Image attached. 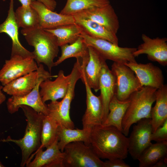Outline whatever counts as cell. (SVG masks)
Segmentation results:
<instances>
[{
  "instance_id": "cell-1",
  "label": "cell",
  "mask_w": 167,
  "mask_h": 167,
  "mask_svg": "<svg viewBox=\"0 0 167 167\" xmlns=\"http://www.w3.org/2000/svg\"><path fill=\"white\" fill-rule=\"evenodd\" d=\"M128 138L117 128L101 124L91 130L87 145L100 159H124L128 153Z\"/></svg>"
},
{
  "instance_id": "cell-2",
  "label": "cell",
  "mask_w": 167,
  "mask_h": 167,
  "mask_svg": "<svg viewBox=\"0 0 167 167\" xmlns=\"http://www.w3.org/2000/svg\"><path fill=\"white\" fill-rule=\"evenodd\" d=\"M20 108L24 113L27 122L23 137L15 139L9 136L1 141L14 143L20 148L22 153L20 166L23 167L28 163L33 153L40 146L43 113L36 112L28 106L22 105Z\"/></svg>"
},
{
  "instance_id": "cell-3",
  "label": "cell",
  "mask_w": 167,
  "mask_h": 167,
  "mask_svg": "<svg viewBox=\"0 0 167 167\" xmlns=\"http://www.w3.org/2000/svg\"><path fill=\"white\" fill-rule=\"evenodd\" d=\"M21 33L28 44L34 47V59L38 65L42 63L46 65L51 72L54 66V60L59 51L56 37L53 34L40 27L22 29Z\"/></svg>"
},
{
  "instance_id": "cell-4",
  "label": "cell",
  "mask_w": 167,
  "mask_h": 167,
  "mask_svg": "<svg viewBox=\"0 0 167 167\" xmlns=\"http://www.w3.org/2000/svg\"><path fill=\"white\" fill-rule=\"evenodd\" d=\"M157 89L144 86L130 96L129 98L130 103L122 123V133L125 135H128L133 124L142 119L151 118L152 106L155 101Z\"/></svg>"
},
{
  "instance_id": "cell-5",
  "label": "cell",
  "mask_w": 167,
  "mask_h": 167,
  "mask_svg": "<svg viewBox=\"0 0 167 167\" xmlns=\"http://www.w3.org/2000/svg\"><path fill=\"white\" fill-rule=\"evenodd\" d=\"M76 60L70 73L71 78L66 94L61 101H51L47 105L48 115L56 121L58 126L71 129L75 128L70 115L71 104L75 96V85L82 75L81 62Z\"/></svg>"
},
{
  "instance_id": "cell-6",
  "label": "cell",
  "mask_w": 167,
  "mask_h": 167,
  "mask_svg": "<svg viewBox=\"0 0 167 167\" xmlns=\"http://www.w3.org/2000/svg\"><path fill=\"white\" fill-rule=\"evenodd\" d=\"M80 36L88 46L92 47L106 60L124 63L136 62L133 54L136 48L121 47L107 40L90 36L83 31Z\"/></svg>"
},
{
  "instance_id": "cell-7",
  "label": "cell",
  "mask_w": 167,
  "mask_h": 167,
  "mask_svg": "<svg viewBox=\"0 0 167 167\" xmlns=\"http://www.w3.org/2000/svg\"><path fill=\"white\" fill-rule=\"evenodd\" d=\"M63 152L64 167H105V162L83 142L68 144Z\"/></svg>"
},
{
  "instance_id": "cell-8",
  "label": "cell",
  "mask_w": 167,
  "mask_h": 167,
  "mask_svg": "<svg viewBox=\"0 0 167 167\" xmlns=\"http://www.w3.org/2000/svg\"><path fill=\"white\" fill-rule=\"evenodd\" d=\"M111 70L116 78L115 95L119 100L128 99L143 87L133 71L124 63L113 62Z\"/></svg>"
},
{
  "instance_id": "cell-9",
  "label": "cell",
  "mask_w": 167,
  "mask_h": 167,
  "mask_svg": "<svg viewBox=\"0 0 167 167\" xmlns=\"http://www.w3.org/2000/svg\"><path fill=\"white\" fill-rule=\"evenodd\" d=\"M57 75L46 71L42 64L37 70L14 80L3 87L2 91L11 96H21L30 92L41 80L50 79Z\"/></svg>"
},
{
  "instance_id": "cell-10",
  "label": "cell",
  "mask_w": 167,
  "mask_h": 167,
  "mask_svg": "<svg viewBox=\"0 0 167 167\" xmlns=\"http://www.w3.org/2000/svg\"><path fill=\"white\" fill-rule=\"evenodd\" d=\"M152 128L151 118L138 121L133 128L129 139L128 152L134 160H138L152 143Z\"/></svg>"
},
{
  "instance_id": "cell-11",
  "label": "cell",
  "mask_w": 167,
  "mask_h": 167,
  "mask_svg": "<svg viewBox=\"0 0 167 167\" xmlns=\"http://www.w3.org/2000/svg\"><path fill=\"white\" fill-rule=\"evenodd\" d=\"M38 68L33 58L11 57L10 59L5 61L0 70V82L4 86L14 80L36 71Z\"/></svg>"
},
{
  "instance_id": "cell-12",
  "label": "cell",
  "mask_w": 167,
  "mask_h": 167,
  "mask_svg": "<svg viewBox=\"0 0 167 167\" xmlns=\"http://www.w3.org/2000/svg\"><path fill=\"white\" fill-rule=\"evenodd\" d=\"M143 42L133 53L135 58L145 54L148 59L164 66L167 65V38L158 37L151 38L145 34L141 36Z\"/></svg>"
},
{
  "instance_id": "cell-13",
  "label": "cell",
  "mask_w": 167,
  "mask_h": 167,
  "mask_svg": "<svg viewBox=\"0 0 167 167\" xmlns=\"http://www.w3.org/2000/svg\"><path fill=\"white\" fill-rule=\"evenodd\" d=\"M80 79L85 85L86 93V109L82 119L83 128L91 130L95 126L102 123L103 105L100 96L93 93L82 72Z\"/></svg>"
},
{
  "instance_id": "cell-14",
  "label": "cell",
  "mask_w": 167,
  "mask_h": 167,
  "mask_svg": "<svg viewBox=\"0 0 167 167\" xmlns=\"http://www.w3.org/2000/svg\"><path fill=\"white\" fill-rule=\"evenodd\" d=\"M74 15L96 22L116 35L120 28L118 17L110 3L103 6L90 8Z\"/></svg>"
},
{
  "instance_id": "cell-15",
  "label": "cell",
  "mask_w": 167,
  "mask_h": 167,
  "mask_svg": "<svg viewBox=\"0 0 167 167\" xmlns=\"http://www.w3.org/2000/svg\"><path fill=\"white\" fill-rule=\"evenodd\" d=\"M44 80H40L28 94L21 96H11L6 102L8 112L12 114L17 112L22 105L29 106L36 112L45 115L49 113L47 105L44 102L40 93V84Z\"/></svg>"
},
{
  "instance_id": "cell-16",
  "label": "cell",
  "mask_w": 167,
  "mask_h": 167,
  "mask_svg": "<svg viewBox=\"0 0 167 167\" xmlns=\"http://www.w3.org/2000/svg\"><path fill=\"white\" fill-rule=\"evenodd\" d=\"M19 27L16 22L14 9L13 0H11L8 15L5 21L0 24V33H5L10 37L12 41L11 57L19 56L23 58H33L34 56L24 47L19 38Z\"/></svg>"
},
{
  "instance_id": "cell-17",
  "label": "cell",
  "mask_w": 167,
  "mask_h": 167,
  "mask_svg": "<svg viewBox=\"0 0 167 167\" xmlns=\"http://www.w3.org/2000/svg\"><path fill=\"white\" fill-rule=\"evenodd\" d=\"M124 64L133 71L143 86L158 89L164 85V78L162 70L152 63H139L136 62Z\"/></svg>"
},
{
  "instance_id": "cell-18",
  "label": "cell",
  "mask_w": 167,
  "mask_h": 167,
  "mask_svg": "<svg viewBox=\"0 0 167 167\" xmlns=\"http://www.w3.org/2000/svg\"><path fill=\"white\" fill-rule=\"evenodd\" d=\"M58 137L46 150L40 149L31 156L27 167H64V154L59 148Z\"/></svg>"
},
{
  "instance_id": "cell-19",
  "label": "cell",
  "mask_w": 167,
  "mask_h": 167,
  "mask_svg": "<svg viewBox=\"0 0 167 167\" xmlns=\"http://www.w3.org/2000/svg\"><path fill=\"white\" fill-rule=\"evenodd\" d=\"M71 78L70 74L65 75L64 71L60 70L54 81L47 79L42 82L40 84V93L42 101L45 103L49 100L54 101L63 98L67 92Z\"/></svg>"
},
{
  "instance_id": "cell-20",
  "label": "cell",
  "mask_w": 167,
  "mask_h": 167,
  "mask_svg": "<svg viewBox=\"0 0 167 167\" xmlns=\"http://www.w3.org/2000/svg\"><path fill=\"white\" fill-rule=\"evenodd\" d=\"M30 6L38 13L39 27L43 29H51L62 25L75 23L73 16L54 12L39 1L35 0L32 2Z\"/></svg>"
},
{
  "instance_id": "cell-21",
  "label": "cell",
  "mask_w": 167,
  "mask_h": 167,
  "mask_svg": "<svg viewBox=\"0 0 167 167\" xmlns=\"http://www.w3.org/2000/svg\"><path fill=\"white\" fill-rule=\"evenodd\" d=\"M88 46L89 58L86 63L81 62L82 71L89 86L97 92L99 90V77L106 60L92 47Z\"/></svg>"
},
{
  "instance_id": "cell-22",
  "label": "cell",
  "mask_w": 167,
  "mask_h": 167,
  "mask_svg": "<svg viewBox=\"0 0 167 167\" xmlns=\"http://www.w3.org/2000/svg\"><path fill=\"white\" fill-rule=\"evenodd\" d=\"M99 87L101 92L99 96L103 107V122L108 115L109 104L115 95L116 88L115 76L106 62L102 68L99 79Z\"/></svg>"
},
{
  "instance_id": "cell-23",
  "label": "cell",
  "mask_w": 167,
  "mask_h": 167,
  "mask_svg": "<svg viewBox=\"0 0 167 167\" xmlns=\"http://www.w3.org/2000/svg\"><path fill=\"white\" fill-rule=\"evenodd\" d=\"M73 16L75 23L79 26L83 31L87 34L118 45L119 40L117 35L113 33L102 25L91 19L77 15Z\"/></svg>"
},
{
  "instance_id": "cell-24",
  "label": "cell",
  "mask_w": 167,
  "mask_h": 167,
  "mask_svg": "<svg viewBox=\"0 0 167 167\" xmlns=\"http://www.w3.org/2000/svg\"><path fill=\"white\" fill-rule=\"evenodd\" d=\"M156 103L151 113L152 133L167 120V85H164L156 92Z\"/></svg>"
},
{
  "instance_id": "cell-25",
  "label": "cell",
  "mask_w": 167,
  "mask_h": 167,
  "mask_svg": "<svg viewBox=\"0 0 167 167\" xmlns=\"http://www.w3.org/2000/svg\"><path fill=\"white\" fill-rule=\"evenodd\" d=\"M130 103L129 99L121 101L115 95L109 103L108 115L102 124L114 126L122 132V121Z\"/></svg>"
},
{
  "instance_id": "cell-26",
  "label": "cell",
  "mask_w": 167,
  "mask_h": 167,
  "mask_svg": "<svg viewBox=\"0 0 167 167\" xmlns=\"http://www.w3.org/2000/svg\"><path fill=\"white\" fill-rule=\"evenodd\" d=\"M167 141L152 143L142 153L138 160L139 167H153L167 158Z\"/></svg>"
},
{
  "instance_id": "cell-27",
  "label": "cell",
  "mask_w": 167,
  "mask_h": 167,
  "mask_svg": "<svg viewBox=\"0 0 167 167\" xmlns=\"http://www.w3.org/2000/svg\"><path fill=\"white\" fill-rule=\"evenodd\" d=\"M60 47L61 55L54 62V66H57L70 58H75L76 59H81L82 60L89 57L88 46L80 36L72 43L66 44Z\"/></svg>"
},
{
  "instance_id": "cell-28",
  "label": "cell",
  "mask_w": 167,
  "mask_h": 167,
  "mask_svg": "<svg viewBox=\"0 0 167 167\" xmlns=\"http://www.w3.org/2000/svg\"><path fill=\"white\" fill-rule=\"evenodd\" d=\"M91 130L82 129H71L58 126V145L63 152L65 147L73 142L82 141L87 145Z\"/></svg>"
},
{
  "instance_id": "cell-29",
  "label": "cell",
  "mask_w": 167,
  "mask_h": 167,
  "mask_svg": "<svg viewBox=\"0 0 167 167\" xmlns=\"http://www.w3.org/2000/svg\"><path fill=\"white\" fill-rule=\"evenodd\" d=\"M54 34L57 38L59 47L74 42L83 32L81 27L75 23L44 29Z\"/></svg>"
},
{
  "instance_id": "cell-30",
  "label": "cell",
  "mask_w": 167,
  "mask_h": 167,
  "mask_svg": "<svg viewBox=\"0 0 167 167\" xmlns=\"http://www.w3.org/2000/svg\"><path fill=\"white\" fill-rule=\"evenodd\" d=\"M16 22L22 29H31L39 27V18L36 11L31 6L19 7L15 12Z\"/></svg>"
},
{
  "instance_id": "cell-31",
  "label": "cell",
  "mask_w": 167,
  "mask_h": 167,
  "mask_svg": "<svg viewBox=\"0 0 167 167\" xmlns=\"http://www.w3.org/2000/svg\"><path fill=\"white\" fill-rule=\"evenodd\" d=\"M58 124L53 118L48 115L42 114L41 145L37 150L46 148L54 142L58 137Z\"/></svg>"
},
{
  "instance_id": "cell-32",
  "label": "cell",
  "mask_w": 167,
  "mask_h": 167,
  "mask_svg": "<svg viewBox=\"0 0 167 167\" xmlns=\"http://www.w3.org/2000/svg\"><path fill=\"white\" fill-rule=\"evenodd\" d=\"M110 3L109 0H67L60 13L73 16L85 10Z\"/></svg>"
},
{
  "instance_id": "cell-33",
  "label": "cell",
  "mask_w": 167,
  "mask_h": 167,
  "mask_svg": "<svg viewBox=\"0 0 167 167\" xmlns=\"http://www.w3.org/2000/svg\"><path fill=\"white\" fill-rule=\"evenodd\" d=\"M151 139L152 141L154 140L156 142L167 141V120L152 133Z\"/></svg>"
},
{
  "instance_id": "cell-34",
  "label": "cell",
  "mask_w": 167,
  "mask_h": 167,
  "mask_svg": "<svg viewBox=\"0 0 167 167\" xmlns=\"http://www.w3.org/2000/svg\"><path fill=\"white\" fill-rule=\"evenodd\" d=\"M123 160L120 158L108 160L104 162L105 167H130Z\"/></svg>"
},
{
  "instance_id": "cell-35",
  "label": "cell",
  "mask_w": 167,
  "mask_h": 167,
  "mask_svg": "<svg viewBox=\"0 0 167 167\" xmlns=\"http://www.w3.org/2000/svg\"><path fill=\"white\" fill-rule=\"evenodd\" d=\"M4 1L6 0H3ZM22 4L23 6L28 7L30 6L32 2L36 0H18Z\"/></svg>"
},
{
  "instance_id": "cell-36",
  "label": "cell",
  "mask_w": 167,
  "mask_h": 167,
  "mask_svg": "<svg viewBox=\"0 0 167 167\" xmlns=\"http://www.w3.org/2000/svg\"><path fill=\"white\" fill-rule=\"evenodd\" d=\"M3 87L0 86V105L4 102L6 99V96L2 92Z\"/></svg>"
},
{
  "instance_id": "cell-37",
  "label": "cell",
  "mask_w": 167,
  "mask_h": 167,
  "mask_svg": "<svg viewBox=\"0 0 167 167\" xmlns=\"http://www.w3.org/2000/svg\"><path fill=\"white\" fill-rule=\"evenodd\" d=\"M5 167V166L0 161V167Z\"/></svg>"
}]
</instances>
